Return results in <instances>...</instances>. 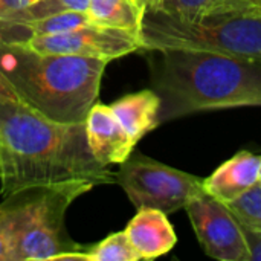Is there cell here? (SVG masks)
Here are the masks:
<instances>
[{"mask_svg":"<svg viewBox=\"0 0 261 261\" xmlns=\"http://www.w3.org/2000/svg\"><path fill=\"white\" fill-rule=\"evenodd\" d=\"M0 176H2V162H0Z\"/></svg>","mask_w":261,"mask_h":261,"instance_id":"cell-27","label":"cell"},{"mask_svg":"<svg viewBox=\"0 0 261 261\" xmlns=\"http://www.w3.org/2000/svg\"><path fill=\"white\" fill-rule=\"evenodd\" d=\"M86 261H139L141 257L132 246L124 231L107 236L95 246H89L84 252Z\"/></svg>","mask_w":261,"mask_h":261,"instance_id":"cell-15","label":"cell"},{"mask_svg":"<svg viewBox=\"0 0 261 261\" xmlns=\"http://www.w3.org/2000/svg\"><path fill=\"white\" fill-rule=\"evenodd\" d=\"M109 63L92 57L43 54L0 40V73L20 102L55 122H84L99 96Z\"/></svg>","mask_w":261,"mask_h":261,"instance_id":"cell-3","label":"cell"},{"mask_svg":"<svg viewBox=\"0 0 261 261\" xmlns=\"http://www.w3.org/2000/svg\"><path fill=\"white\" fill-rule=\"evenodd\" d=\"M0 101H18L20 102L15 90L2 73H0Z\"/></svg>","mask_w":261,"mask_h":261,"instance_id":"cell-23","label":"cell"},{"mask_svg":"<svg viewBox=\"0 0 261 261\" xmlns=\"http://www.w3.org/2000/svg\"><path fill=\"white\" fill-rule=\"evenodd\" d=\"M92 24L89 14L83 11H67L41 18H0V40L9 43H23L31 37L52 35L73 31Z\"/></svg>","mask_w":261,"mask_h":261,"instance_id":"cell-12","label":"cell"},{"mask_svg":"<svg viewBox=\"0 0 261 261\" xmlns=\"http://www.w3.org/2000/svg\"><path fill=\"white\" fill-rule=\"evenodd\" d=\"M87 14L93 24L118 28L138 37L141 35L144 12L133 0H89Z\"/></svg>","mask_w":261,"mask_h":261,"instance_id":"cell-14","label":"cell"},{"mask_svg":"<svg viewBox=\"0 0 261 261\" xmlns=\"http://www.w3.org/2000/svg\"><path fill=\"white\" fill-rule=\"evenodd\" d=\"M216 2L217 0H164L158 11L179 20L194 21L206 15Z\"/></svg>","mask_w":261,"mask_h":261,"instance_id":"cell-18","label":"cell"},{"mask_svg":"<svg viewBox=\"0 0 261 261\" xmlns=\"http://www.w3.org/2000/svg\"><path fill=\"white\" fill-rule=\"evenodd\" d=\"M0 162L3 197L31 187L116 182L92 154L84 122H55L18 101H0Z\"/></svg>","mask_w":261,"mask_h":261,"instance_id":"cell-1","label":"cell"},{"mask_svg":"<svg viewBox=\"0 0 261 261\" xmlns=\"http://www.w3.org/2000/svg\"><path fill=\"white\" fill-rule=\"evenodd\" d=\"M133 2L138 5V8H139L142 12H145V11L158 9V6H159V2H161V0H133Z\"/></svg>","mask_w":261,"mask_h":261,"instance_id":"cell-24","label":"cell"},{"mask_svg":"<svg viewBox=\"0 0 261 261\" xmlns=\"http://www.w3.org/2000/svg\"><path fill=\"white\" fill-rule=\"evenodd\" d=\"M84 125L89 148L104 167L121 165L132 156L136 144L121 125L110 106L95 102L84 119Z\"/></svg>","mask_w":261,"mask_h":261,"instance_id":"cell-9","label":"cell"},{"mask_svg":"<svg viewBox=\"0 0 261 261\" xmlns=\"http://www.w3.org/2000/svg\"><path fill=\"white\" fill-rule=\"evenodd\" d=\"M124 232L141 260H153L165 255L177 243L176 232L167 214L153 208L138 210V214L128 222Z\"/></svg>","mask_w":261,"mask_h":261,"instance_id":"cell-11","label":"cell"},{"mask_svg":"<svg viewBox=\"0 0 261 261\" xmlns=\"http://www.w3.org/2000/svg\"><path fill=\"white\" fill-rule=\"evenodd\" d=\"M112 112L135 144L159 125L161 99L154 90H141L115 101Z\"/></svg>","mask_w":261,"mask_h":261,"instance_id":"cell-13","label":"cell"},{"mask_svg":"<svg viewBox=\"0 0 261 261\" xmlns=\"http://www.w3.org/2000/svg\"><path fill=\"white\" fill-rule=\"evenodd\" d=\"M37 0H2L3 5V14L0 17L9 15V14H15L24 8H28L29 5H32Z\"/></svg>","mask_w":261,"mask_h":261,"instance_id":"cell-22","label":"cell"},{"mask_svg":"<svg viewBox=\"0 0 261 261\" xmlns=\"http://www.w3.org/2000/svg\"><path fill=\"white\" fill-rule=\"evenodd\" d=\"M18 44L43 54L92 57L107 61L142 49L138 35L124 29L99 26L93 23L67 32L31 37Z\"/></svg>","mask_w":261,"mask_h":261,"instance_id":"cell-7","label":"cell"},{"mask_svg":"<svg viewBox=\"0 0 261 261\" xmlns=\"http://www.w3.org/2000/svg\"><path fill=\"white\" fill-rule=\"evenodd\" d=\"M116 182L136 206L173 214L205 194L203 180L145 156L128 158L116 173Z\"/></svg>","mask_w":261,"mask_h":261,"instance_id":"cell-6","label":"cell"},{"mask_svg":"<svg viewBox=\"0 0 261 261\" xmlns=\"http://www.w3.org/2000/svg\"><path fill=\"white\" fill-rule=\"evenodd\" d=\"M0 261H12V240L6 217L0 208Z\"/></svg>","mask_w":261,"mask_h":261,"instance_id":"cell-21","label":"cell"},{"mask_svg":"<svg viewBox=\"0 0 261 261\" xmlns=\"http://www.w3.org/2000/svg\"><path fill=\"white\" fill-rule=\"evenodd\" d=\"M228 208L239 222L261 231V185L257 184L240 199L228 203Z\"/></svg>","mask_w":261,"mask_h":261,"instance_id":"cell-17","label":"cell"},{"mask_svg":"<svg viewBox=\"0 0 261 261\" xmlns=\"http://www.w3.org/2000/svg\"><path fill=\"white\" fill-rule=\"evenodd\" d=\"M90 182L31 187L5 197L0 208L6 217L12 261L83 260L87 248L72 242L64 229V216Z\"/></svg>","mask_w":261,"mask_h":261,"instance_id":"cell-4","label":"cell"},{"mask_svg":"<svg viewBox=\"0 0 261 261\" xmlns=\"http://www.w3.org/2000/svg\"><path fill=\"white\" fill-rule=\"evenodd\" d=\"M162 2H164V0H161V2H159V5H161V3H162ZM158 8H159V6H158Z\"/></svg>","mask_w":261,"mask_h":261,"instance_id":"cell-28","label":"cell"},{"mask_svg":"<svg viewBox=\"0 0 261 261\" xmlns=\"http://www.w3.org/2000/svg\"><path fill=\"white\" fill-rule=\"evenodd\" d=\"M159 124L197 112L261 107V61L196 50H150Z\"/></svg>","mask_w":261,"mask_h":261,"instance_id":"cell-2","label":"cell"},{"mask_svg":"<svg viewBox=\"0 0 261 261\" xmlns=\"http://www.w3.org/2000/svg\"><path fill=\"white\" fill-rule=\"evenodd\" d=\"M145 50H196L261 61L260 14H219L185 21L145 11L141 26Z\"/></svg>","mask_w":261,"mask_h":261,"instance_id":"cell-5","label":"cell"},{"mask_svg":"<svg viewBox=\"0 0 261 261\" xmlns=\"http://www.w3.org/2000/svg\"><path fill=\"white\" fill-rule=\"evenodd\" d=\"M260 165L261 156L251 151H239L210 177L203 179L205 193L228 205L258 184Z\"/></svg>","mask_w":261,"mask_h":261,"instance_id":"cell-10","label":"cell"},{"mask_svg":"<svg viewBox=\"0 0 261 261\" xmlns=\"http://www.w3.org/2000/svg\"><path fill=\"white\" fill-rule=\"evenodd\" d=\"M240 229L243 232V239L249 252V260L261 261V231L246 226L245 223L239 222Z\"/></svg>","mask_w":261,"mask_h":261,"instance_id":"cell-20","label":"cell"},{"mask_svg":"<svg viewBox=\"0 0 261 261\" xmlns=\"http://www.w3.org/2000/svg\"><path fill=\"white\" fill-rule=\"evenodd\" d=\"M89 0H37L28 8L9 14L0 18H20V20H29V18H41L49 17L67 11H83L87 12Z\"/></svg>","mask_w":261,"mask_h":261,"instance_id":"cell-16","label":"cell"},{"mask_svg":"<svg viewBox=\"0 0 261 261\" xmlns=\"http://www.w3.org/2000/svg\"><path fill=\"white\" fill-rule=\"evenodd\" d=\"M3 14V5H2V0H0V15Z\"/></svg>","mask_w":261,"mask_h":261,"instance_id":"cell-25","label":"cell"},{"mask_svg":"<svg viewBox=\"0 0 261 261\" xmlns=\"http://www.w3.org/2000/svg\"><path fill=\"white\" fill-rule=\"evenodd\" d=\"M185 210L206 255L220 261H251L239 220L226 203L205 193Z\"/></svg>","mask_w":261,"mask_h":261,"instance_id":"cell-8","label":"cell"},{"mask_svg":"<svg viewBox=\"0 0 261 261\" xmlns=\"http://www.w3.org/2000/svg\"><path fill=\"white\" fill-rule=\"evenodd\" d=\"M219 14H260L261 15V0H217L206 15H219Z\"/></svg>","mask_w":261,"mask_h":261,"instance_id":"cell-19","label":"cell"},{"mask_svg":"<svg viewBox=\"0 0 261 261\" xmlns=\"http://www.w3.org/2000/svg\"><path fill=\"white\" fill-rule=\"evenodd\" d=\"M258 184L261 185V165H260V173H258Z\"/></svg>","mask_w":261,"mask_h":261,"instance_id":"cell-26","label":"cell"}]
</instances>
